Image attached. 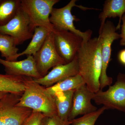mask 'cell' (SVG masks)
<instances>
[{
  "label": "cell",
  "mask_w": 125,
  "mask_h": 125,
  "mask_svg": "<svg viewBox=\"0 0 125 125\" xmlns=\"http://www.w3.org/2000/svg\"><path fill=\"white\" fill-rule=\"evenodd\" d=\"M53 33L54 45L58 55L66 63L71 62L81 46L83 38L69 31L55 30Z\"/></svg>",
  "instance_id": "cell-10"
},
{
  "label": "cell",
  "mask_w": 125,
  "mask_h": 125,
  "mask_svg": "<svg viewBox=\"0 0 125 125\" xmlns=\"http://www.w3.org/2000/svg\"><path fill=\"white\" fill-rule=\"evenodd\" d=\"M25 77L0 74V93L22 96L25 89Z\"/></svg>",
  "instance_id": "cell-15"
},
{
  "label": "cell",
  "mask_w": 125,
  "mask_h": 125,
  "mask_svg": "<svg viewBox=\"0 0 125 125\" xmlns=\"http://www.w3.org/2000/svg\"><path fill=\"white\" fill-rule=\"evenodd\" d=\"M104 106L98 109L96 111L83 115L78 118H75L71 121L72 125H94L99 117L106 110Z\"/></svg>",
  "instance_id": "cell-21"
},
{
  "label": "cell",
  "mask_w": 125,
  "mask_h": 125,
  "mask_svg": "<svg viewBox=\"0 0 125 125\" xmlns=\"http://www.w3.org/2000/svg\"><path fill=\"white\" fill-rule=\"evenodd\" d=\"M25 89L17 105L28 108L47 117L58 115L52 96L46 88L36 83L33 78L25 76Z\"/></svg>",
  "instance_id": "cell-2"
},
{
  "label": "cell",
  "mask_w": 125,
  "mask_h": 125,
  "mask_svg": "<svg viewBox=\"0 0 125 125\" xmlns=\"http://www.w3.org/2000/svg\"><path fill=\"white\" fill-rule=\"evenodd\" d=\"M116 27L110 21H106L101 32H99L102 39L101 55L102 61V69L100 78V90L110 86L113 82V79L107 74V70L109 62L111 60L112 45L115 40L120 39V34L116 32Z\"/></svg>",
  "instance_id": "cell-6"
},
{
  "label": "cell",
  "mask_w": 125,
  "mask_h": 125,
  "mask_svg": "<svg viewBox=\"0 0 125 125\" xmlns=\"http://www.w3.org/2000/svg\"><path fill=\"white\" fill-rule=\"evenodd\" d=\"M0 64L4 67L6 74L27 76L36 79L42 77L38 71L32 55L27 56L26 59L18 61H9L0 58Z\"/></svg>",
  "instance_id": "cell-13"
},
{
  "label": "cell",
  "mask_w": 125,
  "mask_h": 125,
  "mask_svg": "<svg viewBox=\"0 0 125 125\" xmlns=\"http://www.w3.org/2000/svg\"><path fill=\"white\" fill-rule=\"evenodd\" d=\"M76 0H71L64 7L59 9L53 8L50 15L49 21L55 30L70 31L82 37L83 42H87L91 38L93 31L89 29L83 32L76 29L74 25V22H77L79 19L72 14V10L74 7H78L83 10H99L78 5L76 4Z\"/></svg>",
  "instance_id": "cell-3"
},
{
  "label": "cell",
  "mask_w": 125,
  "mask_h": 125,
  "mask_svg": "<svg viewBox=\"0 0 125 125\" xmlns=\"http://www.w3.org/2000/svg\"><path fill=\"white\" fill-rule=\"evenodd\" d=\"M21 96L7 93L0 100V125H23L32 110L17 105Z\"/></svg>",
  "instance_id": "cell-5"
},
{
  "label": "cell",
  "mask_w": 125,
  "mask_h": 125,
  "mask_svg": "<svg viewBox=\"0 0 125 125\" xmlns=\"http://www.w3.org/2000/svg\"><path fill=\"white\" fill-rule=\"evenodd\" d=\"M21 6L27 14L31 31L34 32L38 27H43L52 32L55 31L49 17L54 5L59 0H21Z\"/></svg>",
  "instance_id": "cell-4"
},
{
  "label": "cell",
  "mask_w": 125,
  "mask_h": 125,
  "mask_svg": "<svg viewBox=\"0 0 125 125\" xmlns=\"http://www.w3.org/2000/svg\"><path fill=\"white\" fill-rule=\"evenodd\" d=\"M117 58L120 63L125 66V49H122L119 52Z\"/></svg>",
  "instance_id": "cell-25"
},
{
  "label": "cell",
  "mask_w": 125,
  "mask_h": 125,
  "mask_svg": "<svg viewBox=\"0 0 125 125\" xmlns=\"http://www.w3.org/2000/svg\"><path fill=\"white\" fill-rule=\"evenodd\" d=\"M79 74V68L76 56L73 61L65 64L53 67L45 76L34 80L46 88L51 87L69 77Z\"/></svg>",
  "instance_id": "cell-12"
},
{
  "label": "cell",
  "mask_w": 125,
  "mask_h": 125,
  "mask_svg": "<svg viewBox=\"0 0 125 125\" xmlns=\"http://www.w3.org/2000/svg\"><path fill=\"white\" fill-rule=\"evenodd\" d=\"M93 100L97 105H103L106 109H116L125 113V74L120 73L115 84L104 92L95 93Z\"/></svg>",
  "instance_id": "cell-7"
},
{
  "label": "cell",
  "mask_w": 125,
  "mask_h": 125,
  "mask_svg": "<svg viewBox=\"0 0 125 125\" xmlns=\"http://www.w3.org/2000/svg\"><path fill=\"white\" fill-rule=\"evenodd\" d=\"M19 51L13 37L0 33V52L2 57L9 61H17Z\"/></svg>",
  "instance_id": "cell-20"
},
{
  "label": "cell",
  "mask_w": 125,
  "mask_h": 125,
  "mask_svg": "<svg viewBox=\"0 0 125 125\" xmlns=\"http://www.w3.org/2000/svg\"><path fill=\"white\" fill-rule=\"evenodd\" d=\"M51 31L43 27H38L34 29L31 42L24 51L18 53V58L24 55L34 56L41 48L47 37Z\"/></svg>",
  "instance_id": "cell-17"
},
{
  "label": "cell",
  "mask_w": 125,
  "mask_h": 125,
  "mask_svg": "<svg viewBox=\"0 0 125 125\" xmlns=\"http://www.w3.org/2000/svg\"><path fill=\"white\" fill-rule=\"evenodd\" d=\"M21 7L20 0H0V26L9 22Z\"/></svg>",
  "instance_id": "cell-19"
},
{
  "label": "cell",
  "mask_w": 125,
  "mask_h": 125,
  "mask_svg": "<svg viewBox=\"0 0 125 125\" xmlns=\"http://www.w3.org/2000/svg\"><path fill=\"white\" fill-rule=\"evenodd\" d=\"M71 121L63 120L58 115L54 116H46L44 118L43 125H70Z\"/></svg>",
  "instance_id": "cell-23"
},
{
  "label": "cell",
  "mask_w": 125,
  "mask_h": 125,
  "mask_svg": "<svg viewBox=\"0 0 125 125\" xmlns=\"http://www.w3.org/2000/svg\"><path fill=\"white\" fill-rule=\"evenodd\" d=\"M33 33L30 30L28 17L21 6L15 16L9 22L0 26V33L13 37L16 46L32 39Z\"/></svg>",
  "instance_id": "cell-9"
},
{
  "label": "cell",
  "mask_w": 125,
  "mask_h": 125,
  "mask_svg": "<svg viewBox=\"0 0 125 125\" xmlns=\"http://www.w3.org/2000/svg\"><path fill=\"white\" fill-rule=\"evenodd\" d=\"M125 13V0H106L105 1L102 11L99 14V18L101 21V25L99 32H101L106 20L107 18H119L116 30L121 27L122 18Z\"/></svg>",
  "instance_id": "cell-14"
},
{
  "label": "cell",
  "mask_w": 125,
  "mask_h": 125,
  "mask_svg": "<svg viewBox=\"0 0 125 125\" xmlns=\"http://www.w3.org/2000/svg\"><path fill=\"white\" fill-rule=\"evenodd\" d=\"M7 93H2V92H0V100Z\"/></svg>",
  "instance_id": "cell-26"
},
{
  "label": "cell",
  "mask_w": 125,
  "mask_h": 125,
  "mask_svg": "<svg viewBox=\"0 0 125 125\" xmlns=\"http://www.w3.org/2000/svg\"><path fill=\"white\" fill-rule=\"evenodd\" d=\"M94 95L95 93L88 89L85 84L75 90L68 120L71 121L79 115H86L97 111V108L91 103Z\"/></svg>",
  "instance_id": "cell-11"
},
{
  "label": "cell",
  "mask_w": 125,
  "mask_h": 125,
  "mask_svg": "<svg viewBox=\"0 0 125 125\" xmlns=\"http://www.w3.org/2000/svg\"><path fill=\"white\" fill-rule=\"evenodd\" d=\"M122 24L121 25V33L120 34L121 40L120 45L121 46H125V13L123 15L122 18Z\"/></svg>",
  "instance_id": "cell-24"
},
{
  "label": "cell",
  "mask_w": 125,
  "mask_h": 125,
  "mask_svg": "<svg viewBox=\"0 0 125 125\" xmlns=\"http://www.w3.org/2000/svg\"><path fill=\"white\" fill-rule=\"evenodd\" d=\"M74 91L57 92L52 95L57 109L58 116L63 120H69L68 117L72 107Z\"/></svg>",
  "instance_id": "cell-16"
},
{
  "label": "cell",
  "mask_w": 125,
  "mask_h": 125,
  "mask_svg": "<svg viewBox=\"0 0 125 125\" xmlns=\"http://www.w3.org/2000/svg\"><path fill=\"white\" fill-rule=\"evenodd\" d=\"M33 57L38 71L42 77L51 68L66 64L57 52L52 32L48 35L42 46Z\"/></svg>",
  "instance_id": "cell-8"
},
{
  "label": "cell",
  "mask_w": 125,
  "mask_h": 125,
  "mask_svg": "<svg viewBox=\"0 0 125 125\" xmlns=\"http://www.w3.org/2000/svg\"><path fill=\"white\" fill-rule=\"evenodd\" d=\"M102 40L100 37L82 42L76 55L79 74L88 89L94 93L100 90V78L102 69Z\"/></svg>",
  "instance_id": "cell-1"
},
{
  "label": "cell",
  "mask_w": 125,
  "mask_h": 125,
  "mask_svg": "<svg viewBox=\"0 0 125 125\" xmlns=\"http://www.w3.org/2000/svg\"><path fill=\"white\" fill-rule=\"evenodd\" d=\"M46 116L41 113L32 111L23 125H43V120Z\"/></svg>",
  "instance_id": "cell-22"
},
{
  "label": "cell",
  "mask_w": 125,
  "mask_h": 125,
  "mask_svg": "<svg viewBox=\"0 0 125 125\" xmlns=\"http://www.w3.org/2000/svg\"><path fill=\"white\" fill-rule=\"evenodd\" d=\"M85 84V82L83 78L80 75L78 74L47 88L46 89L52 96L57 92L75 90L81 86Z\"/></svg>",
  "instance_id": "cell-18"
}]
</instances>
